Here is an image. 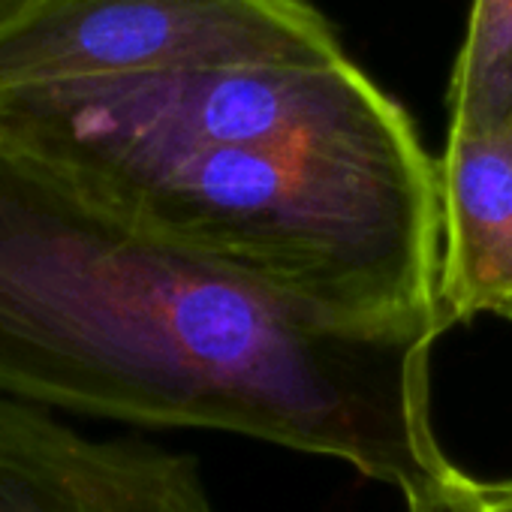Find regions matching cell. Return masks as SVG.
<instances>
[{
  "instance_id": "cell-6",
  "label": "cell",
  "mask_w": 512,
  "mask_h": 512,
  "mask_svg": "<svg viewBox=\"0 0 512 512\" xmlns=\"http://www.w3.org/2000/svg\"><path fill=\"white\" fill-rule=\"evenodd\" d=\"M446 112L449 130L512 121V0H470Z\"/></svg>"
},
{
  "instance_id": "cell-3",
  "label": "cell",
  "mask_w": 512,
  "mask_h": 512,
  "mask_svg": "<svg viewBox=\"0 0 512 512\" xmlns=\"http://www.w3.org/2000/svg\"><path fill=\"white\" fill-rule=\"evenodd\" d=\"M311 0H49L0 34V100L58 85L344 58Z\"/></svg>"
},
{
  "instance_id": "cell-4",
  "label": "cell",
  "mask_w": 512,
  "mask_h": 512,
  "mask_svg": "<svg viewBox=\"0 0 512 512\" xmlns=\"http://www.w3.org/2000/svg\"><path fill=\"white\" fill-rule=\"evenodd\" d=\"M0 512H214L199 461L0 398Z\"/></svg>"
},
{
  "instance_id": "cell-7",
  "label": "cell",
  "mask_w": 512,
  "mask_h": 512,
  "mask_svg": "<svg viewBox=\"0 0 512 512\" xmlns=\"http://www.w3.org/2000/svg\"><path fill=\"white\" fill-rule=\"evenodd\" d=\"M473 512H512V479H500V482L479 479Z\"/></svg>"
},
{
  "instance_id": "cell-9",
  "label": "cell",
  "mask_w": 512,
  "mask_h": 512,
  "mask_svg": "<svg viewBox=\"0 0 512 512\" xmlns=\"http://www.w3.org/2000/svg\"><path fill=\"white\" fill-rule=\"evenodd\" d=\"M503 320H509V323H512V308L506 311V317H503Z\"/></svg>"
},
{
  "instance_id": "cell-2",
  "label": "cell",
  "mask_w": 512,
  "mask_h": 512,
  "mask_svg": "<svg viewBox=\"0 0 512 512\" xmlns=\"http://www.w3.org/2000/svg\"><path fill=\"white\" fill-rule=\"evenodd\" d=\"M404 115L350 55L79 82L0 100V130L94 178L208 148L371 130Z\"/></svg>"
},
{
  "instance_id": "cell-1",
  "label": "cell",
  "mask_w": 512,
  "mask_h": 512,
  "mask_svg": "<svg viewBox=\"0 0 512 512\" xmlns=\"http://www.w3.org/2000/svg\"><path fill=\"white\" fill-rule=\"evenodd\" d=\"M440 335L256 287L0 130V398L226 431L344 461L404 512H473L479 479L449 458L431 413Z\"/></svg>"
},
{
  "instance_id": "cell-5",
  "label": "cell",
  "mask_w": 512,
  "mask_h": 512,
  "mask_svg": "<svg viewBox=\"0 0 512 512\" xmlns=\"http://www.w3.org/2000/svg\"><path fill=\"white\" fill-rule=\"evenodd\" d=\"M443 278L449 323L512 308V121L449 130L440 157Z\"/></svg>"
},
{
  "instance_id": "cell-8",
  "label": "cell",
  "mask_w": 512,
  "mask_h": 512,
  "mask_svg": "<svg viewBox=\"0 0 512 512\" xmlns=\"http://www.w3.org/2000/svg\"><path fill=\"white\" fill-rule=\"evenodd\" d=\"M46 4L49 0H0V34L16 28L19 22H25Z\"/></svg>"
}]
</instances>
